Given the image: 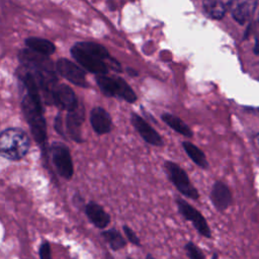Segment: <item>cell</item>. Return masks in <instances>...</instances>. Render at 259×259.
Returning a JSON list of instances; mask_svg holds the SVG:
<instances>
[{
	"mask_svg": "<svg viewBox=\"0 0 259 259\" xmlns=\"http://www.w3.org/2000/svg\"><path fill=\"white\" fill-rule=\"evenodd\" d=\"M23 82L27 88V95L23 98L22 108L30 125L34 139L42 143L46 139V121L42 115L38 85L30 73H26Z\"/></svg>",
	"mask_w": 259,
	"mask_h": 259,
	"instance_id": "cell-1",
	"label": "cell"
},
{
	"mask_svg": "<svg viewBox=\"0 0 259 259\" xmlns=\"http://www.w3.org/2000/svg\"><path fill=\"white\" fill-rule=\"evenodd\" d=\"M75 60L91 73L103 75L107 73V63L109 58L106 49L92 41H82L76 44L71 51Z\"/></svg>",
	"mask_w": 259,
	"mask_h": 259,
	"instance_id": "cell-2",
	"label": "cell"
},
{
	"mask_svg": "<svg viewBox=\"0 0 259 259\" xmlns=\"http://www.w3.org/2000/svg\"><path fill=\"white\" fill-rule=\"evenodd\" d=\"M30 141L20 128L11 127L0 133V155L9 160H20L28 152Z\"/></svg>",
	"mask_w": 259,
	"mask_h": 259,
	"instance_id": "cell-3",
	"label": "cell"
},
{
	"mask_svg": "<svg viewBox=\"0 0 259 259\" xmlns=\"http://www.w3.org/2000/svg\"><path fill=\"white\" fill-rule=\"evenodd\" d=\"M96 81L101 91L107 96L119 97L131 103L137 100V95L134 90L121 78L108 77L103 74L98 75Z\"/></svg>",
	"mask_w": 259,
	"mask_h": 259,
	"instance_id": "cell-4",
	"label": "cell"
},
{
	"mask_svg": "<svg viewBox=\"0 0 259 259\" xmlns=\"http://www.w3.org/2000/svg\"><path fill=\"white\" fill-rule=\"evenodd\" d=\"M164 168L169 180L179 190V192L194 200L199 197V193L191 183L187 173L178 164L172 161H166L164 163Z\"/></svg>",
	"mask_w": 259,
	"mask_h": 259,
	"instance_id": "cell-5",
	"label": "cell"
},
{
	"mask_svg": "<svg viewBox=\"0 0 259 259\" xmlns=\"http://www.w3.org/2000/svg\"><path fill=\"white\" fill-rule=\"evenodd\" d=\"M176 204L180 214L187 221H189L195 230L205 238H211V232L204 217L195 207L189 204L182 198L176 199Z\"/></svg>",
	"mask_w": 259,
	"mask_h": 259,
	"instance_id": "cell-6",
	"label": "cell"
},
{
	"mask_svg": "<svg viewBox=\"0 0 259 259\" xmlns=\"http://www.w3.org/2000/svg\"><path fill=\"white\" fill-rule=\"evenodd\" d=\"M52 159L58 173L64 178H71L73 175V162L70 152L64 144L54 143L52 145Z\"/></svg>",
	"mask_w": 259,
	"mask_h": 259,
	"instance_id": "cell-7",
	"label": "cell"
},
{
	"mask_svg": "<svg viewBox=\"0 0 259 259\" xmlns=\"http://www.w3.org/2000/svg\"><path fill=\"white\" fill-rule=\"evenodd\" d=\"M132 124L134 128L139 133V135L150 145L161 147L164 145L162 137L158 134L156 130H154L143 117H141L137 113H133L131 117Z\"/></svg>",
	"mask_w": 259,
	"mask_h": 259,
	"instance_id": "cell-8",
	"label": "cell"
},
{
	"mask_svg": "<svg viewBox=\"0 0 259 259\" xmlns=\"http://www.w3.org/2000/svg\"><path fill=\"white\" fill-rule=\"evenodd\" d=\"M56 68H57V71L63 77H65L67 80H69L73 84L78 86H83V87L87 86L86 78L83 70L79 68L77 65H75L74 63H72L71 61L66 59H61L57 62Z\"/></svg>",
	"mask_w": 259,
	"mask_h": 259,
	"instance_id": "cell-9",
	"label": "cell"
},
{
	"mask_svg": "<svg viewBox=\"0 0 259 259\" xmlns=\"http://www.w3.org/2000/svg\"><path fill=\"white\" fill-rule=\"evenodd\" d=\"M51 100L54 101L61 108L67 109L69 111L74 109L78 105V101L74 91L69 86L64 84H60L53 88Z\"/></svg>",
	"mask_w": 259,
	"mask_h": 259,
	"instance_id": "cell-10",
	"label": "cell"
},
{
	"mask_svg": "<svg viewBox=\"0 0 259 259\" xmlns=\"http://www.w3.org/2000/svg\"><path fill=\"white\" fill-rule=\"evenodd\" d=\"M257 6V0H234L231 3V11L234 19L240 23H247L253 16Z\"/></svg>",
	"mask_w": 259,
	"mask_h": 259,
	"instance_id": "cell-11",
	"label": "cell"
},
{
	"mask_svg": "<svg viewBox=\"0 0 259 259\" xmlns=\"http://www.w3.org/2000/svg\"><path fill=\"white\" fill-rule=\"evenodd\" d=\"M210 200L218 210L224 211L232 203L231 190L224 182L217 181L211 187Z\"/></svg>",
	"mask_w": 259,
	"mask_h": 259,
	"instance_id": "cell-12",
	"label": "cell"
},
{
	"mask_svg": "<svg viewBox=\"0 0 259 259\" xmlns=\"http://www.w3.org/2000/svg\"><path fill=\"white\" fill-rule=\"evenodd\" d=\"M90 122L94 132L98 135H104L111 131V117L109 113L102 107H94L91 110Z\"/></svg>",
	"mask_w": 259,
	"mask_h": 259,
	"instance_id": "cell-13",
	"label": "cell"
},
{
	"mask_svg": "<svg viewBox=\"0 0 259 259\" xmlns=\"http://www.w3.org/2000/svg\"><path fill=\"white\" fill-rule=\"evenodd\" d=\"M86 214L90 222L99 229H104L110 223L109 214L103 209L101 205L96 202H89L85 207Z\"/></svg>",
	"mask_w": 259,
	"mask_h": 259,
	"instance_id": "cell-14",
	"label": "cell"
},
{
	"mask_svg": "<svg viewBox=\"0 0 259 259\" xmlns=\"http://www.w3.org/2000/svg\"><path fill=\"white\" fill-rule=\"evenodd\" d=\"M232 0H204L203 7L205 12L214 19L224 17L228 8L231 6Z\"/></svg>",
	"mask_w": 259,
	"mask_h": 259,
	"instance_id": "cell-15",
	"label": "cell"
},
{
	"mask_svg": "<svg viewBox=\"0 0 259 259\" xmlns=\"http://www.w3.org/2000/svg\"><path fill=\"white\" fill-rule=\"evenodd\" d=\"M28 49L42 56H50L55 53V46L48 39L40 37H29L25 40Z\"/></svg>",
	"mask_w": 259,
	"mask_h": 259,
	"instance_id": "cell-16",
	"label": "cell"
},
{
	"mask_svg": "<svg viewBox=\"0 0 259 259\" xmlns=\"http://www.w3.org/2000/svg\"><path fill=\"white\" fill-rule=\"evenodd\" d=\"M162 120L168 124L172 130H174L175 132H177L178 134L187 137V138H191L193 136V133L191 131V128L178 116L171 114V113H163L162 114Z\"/></svg>",
	"mask_w": 259,
	"mask_h": 259,
	"instance_id": "cell-17",
	"label": "cell"
},
{
	"mask_svg": "<svg viewBox=\"0 0 259 259\" xmlns=\"http://www.w3.org/2000/svg\"><path fill=\"white\" fill-rule=\"evenodd\" d=\"M183 149L185 151V153L187 154V156L191 159V161L197 165L198 167L202 168V169H206L208 167V162L207 159L204 155V153L195 145H193L190 142H183L182 143Z\"/></svg>",
	"mask_w": 259,
	"mask_h": 259,
	"instance_id": "cell-18",
	"label": "cell"
},
{
	"mask_svg": "<svg viewBox=\"0 0 259 259\" xmlns=\"http://www.w3.org/2000/svg\"><path fill=\"white\" fill-rule=\"evenodd\" d=\"M83 117L84 111L79 104L77 105V107L69 111V114L67 116V128L72 136L77 135L79 133V127L81 125Z\"/></svg>",
	"mask_w": 259,
	"mask_h": 259,
	"instance_id": "cell-19",
	"label": "cell"
},
{
	"mask_svg": "<svg viewBox=\"0 0 259 259\" xmlns=\"http://www.w3.org/2000/svg\"><path fill=\"white\" fill-rule=\"evenodd\" d=\"M101 235L104 238V240L108 243L110 248L113 250L122 249L126 245L125 239L115 229H110V230L104 231V232H102Z\"/></svg>",
	"mask_w": 259,
	"mask_h": 259,
	"instance_id": "cell-20",
	"label": "cell"
},
{
	"mask_svg": "<svg viewBox=\"0 0 259 259\" xmlns=\"http://www.w3.org/2000/svg\"><path fill=\"white\" fill-rule=\"evenodd\" d=\"M184 249L189 259H204L203 253L194 243L192 242L186 243V245L184 246Z\"/></svg>",
	"mask_w": 259,
	"mask_h": 259,
	"instance_id": "cell-21",
	"label": "cell"
},
{
	"mask_svg": "<svg viewBox=\"0 0 259 259\" xmlns=\"http://www.w3.org/2000/svg\"><path fill=\"white\" fill-rule=\"evenodd\" d=\"M122 229H123V232L125 234V237L126 239L134 245L136 246H140L141 245V241L139 239V237L137 236V234L128 227V226H122Z\"/></svg>",
	"mask_w": 259,
	"mask_h": 259,
	"instance_id": "cell-22",
	"label": "cell"
},
{
	"mask_svg": "<svg viewBox=\"0 0 259 259\" xmlns=\"http://www.w3.org/2000/svg\"><path fill=\"white\" fill-rule=\"evenodd\" d=\"M39 258L40 259H52L51 248L48 242H44L39 247Z\"/></svg>",
	"mask_w": 259,
	"mask_h": 259,
	"instance_id": "cell-23",
	"label": "cell"
},
{
	"mask_svg": "<svg viewBox=\"0 0 259 259\" xmlns=\"http://www.w3.org/2000/svg\"><path fill=\"white\" fill-rule=\"evenodd\" d=\"M146 259H156V258H155V257H153L152 255H150V254H149V255H147Z\"/></svg>",
	"mask_w": 259,
	"mask_h": 259,
	"instance_id": "cell-24",
	"label": "cell"
},
{
	"mask_svg": "<svg viewBox=\"0 0 259 259\" xmlns=\"http://www.w3.org/2000/svg\"><path fill=\"white\" fill-rule=\"evenodd\" d=\"M256 141H257V144H258V146H259V134H258L257 137H256Z\"/></svg>",
	"mask_w": 259,
	"mask_h": 259,
	"instance_id": "cell-25",
	"label": "cell"
}]
</instances>
